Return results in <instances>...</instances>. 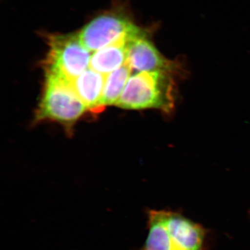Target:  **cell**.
Segmentation results:
<instances>
[{"instance_id":"1","label":"cell","mask_w":250,"mask_h":250,"mask_svg":"<svg viewBox=\"0 0 250 250\" xmlns=\"http://www.w3.org/2000/svg\"><path fill=\"white\" fill-rule=\"evenodd\" d=\"M148 234L140 250H205V230L178 213L148 212Z\"/></svg>"},{"instance_id":"2","label":"cell","mask_w":250,"mask_h":250,"mask_svg":"<svg viewBox=\"0 0 250 250\" xmlns=\"http://www.w3.org/2000/svg\"><path fill=\"white\" fill-rule=\"evenodd\" d=\"M174 74L143 72L131 75L116 106L125 109L161 110L169 113L175 104Z\"/></svg>"},{"instance_id":"3","label":"cell","mask_w":250,"mask_h":250,"mask_svg":"<svg viewBox=\"0 0 250 250\" xmlns=\"http://www.w3.org/2000/svg\"><path fill=\"white\" fill-rule=\"evenodd\" d=\"M72 82L59 74L45 72L43 93L36 112V121H54L68 126L76 123L88 111Z\"/></svg>"},{"instance_id":"4","label":"cell","mask_w":250,"mask_h":250,"mask_svg":"<svg viewBox=\"0 0 250 250\" xmlns=\"http://www.w3.org/2000/svg\"><path fill=\"white\" fill-rule=\"evenodd\" d=\"M49 49L44 62L45 72L75 80L90 66L91 52L82 45L78 34H47Z\"/></svg>"},{"instance_id":"5","label":"cell","mask_w":250,"mask_h":250,"mask_svg":"<svg viewBox=\"0 0 250 250\" xmlns=\"http://www.w3.org/2000/svg\"><path fill=\"white\" fill-rule=\"evenodd\" d=\"M136 27L127 16L116 11L95 18L77 34L85 48L96 52L116 42Z\"/></svg>"},{"instance_id":"6","label":"cell","mask_w":250,"mask_h":250,"mask_svg":"<svg viewBox=\"0 0 250 250\" xmlns=\"http://www.w3.org/2000/svg\"><path fill=\"white\" fill-rule=\"evenodd\" d=\"M126 62L134 74L165 71L177 75L182 70L178 62L166 58L158 50L143 29L130 42Z\"/></svg>"},{"instance_id":"7","label":"cell","mask_w":250,"mask_h":250,"mask_svg":"<svg viewBox=\"0 0 250 250\" xmlns=\"http://www.w3.org/2000/svg\"><path fill=\"white\" fill-rule=\"evenodd\" d=\"M142 30L136 27L116 42L95 52L90 59V68L107 75L123 66L127 60L130 42Z\"/></svg>"},{"instance_id":"8","label":"cell","mask_w":250,"mask_h":250,"mask_svg":"<svg viewBox=\"0 0 250 250\" xmlns=\"http://www.w3.org/2000/svg\"><path fill=\"white\" fill-rule=\"evenodd\" d=\"M106 76L88 67L72 81L74 89L88 111L98 112L103 108L102 100Z\"/></svg>"},{"instance_id":"9","label":"cell","mask_w":250,"mask_h":250,"mask_svg":"<svg viewBox=\"0 0 250 250\" xmlns=\"http://www.w3.org/2000/svg\"><path fill=\"white\" fill-rule=\"evenodd\" d=\"M131 73V68L126 62L123 66L106 75L102 100L103 108L116 104Z\"/></svg>"}]
</instances>
